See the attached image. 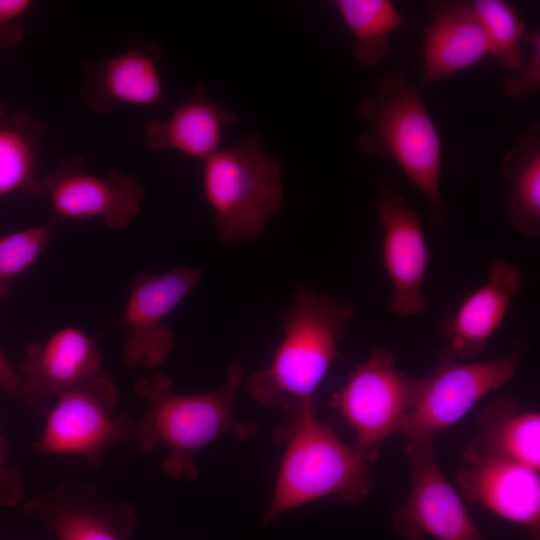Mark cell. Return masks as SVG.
Segmentation results:
<instances>
[{
	"label": "cell",
	"instance_id": "d6986e66",
	"mask_svg": "<svg viewBox=\"0 0 540 540\" xmlns=\"http://www.w3.org/2000/svg\"><path fill=\"white\" fill-rule=\"evenodd\" d=\"M476 448L540 470V414L522 411L512 397H498L479 415Z\"/></svg>",
	"mask_w": 540,
	"mask_h": 540
},
{
	"label": "cell",
	"instance_id": "5b68a950",
	"mask_svg": "<svg viewBox=\"0 0 540 540\" xmlns=\"http://www.w3.org/2000/svg\"><path fill=\"white\" fill-rule=\"evenodd\" d=\"M280 169L256 135L203 161V192L223 243L256 239L281 209Z\"/></svg>",
	"mask_w": 540,
	"mask_h": 540
},
{
	"label": "cell",
	"instance_id": "cb8c5ba5",
	"mask_svg": "<svg viewBox=\"0 0 540 540\" xmlns=\"http://www.w3.org/2000/svg\"><path fill=\"white\" fill-rule=\"evenodd\" d=\"M35 148L24 131L0 127V197L33 185Z\"/></svg>",
	"mask_w": 540,
	"mask_h": 540
},
{
	"label": "cell",
	"instance_id": "8fae6325",
	"mask_svg": "<svg viewBox=\"0 0 540 540\" xmlns=\"http://www.w3.org/2000/svg\"><path fill=\"white\" fill-rule=\"evenodd\" d=\"M23 510L57 540H130L137 523L129 502L111 498L92 484L73 478L34 495Z\"/></svg>",
	"mask_w": 540,
	"mask_h": 540
},
{
	"label": "cell",
	"instance_id": "8992f818",
	"mask_svg": "<svg viewBox=\"0 0 540 540\" xmlns=\"http://www.w3.org/2000/svg\"><path fill=\"white\" fill-rule=\"evenodd\" d=\"M518 339L505 355L479 362H461L447 346L437 356L433 372L421 378L415 402L400 433L417 444H432L437 433L460 421L483 397L507 383L528 349Z\"/></svg>",
	"mask_w": 540,
	"mask_h": 540
},
{
	"label": "cell",
	"instance_id": "83f0119b",
	"mask_svg": "<svg viewBox=\"0 0 540 540\" xmlns=\"http://www.w3.org/2000/svg\"><path fill=\"white\" fill-rule=\"evenodd\" d=\"M0 388L15 399L24 403L30 409L33 408L32 401L25 389L22 378L11 366L0 349Z\"/></svg>",
	"mask_w": 540,
	"mask_h": 540
},
{
	"label": "cell",
	"instance_id": "9a60e30c",
	"mask_svg": "<svg viewBox=\"0 0 540 540\" xmlns=\"http://www.w3.org/2000/svg\"><path fill=\"white\" fill-rule=\"evenodd\" d=\"M52 210L64 219H100L112 229L125 228L140 212L144 188L132 176H98L76 164L59 169L42 187Z\"/></svg>",
	"mask_w": 540,
	"mask_h": 540
},
{
	"label": "cell",
	"instance_id": "484cf974",
	"mask_svg": "<svg viewBox=\"0 0 540 540\" xmlns=\"http://www.w3.org/2000/svg\"><path fill=\"white\" fill-rule=\"evenodd\" d=\"M524 42L528 43L531 49L530 59L524 68L519 72L518 77L506 81L503 91L513 99L521 96H528L540 89V33L531 31L524 36Z\"/></svg>",
	"mask_w": 540,
	"mask_h": 540
},
{
	"label": "cell",
	"instance_id": "d4e9b609",
	"mask_svg": "<svg viewBox=\"0 0 540 540\" xmlns=\"http://www.w3.org/2000/svg\"><path fill=\"white\" fill-rule=\"evenodd\" d=\"M51 237L46 227H32L0 236V300L9 294L12 279L36 261Z\"/></svg>",
	"mask_w": 540,
	"mask_h": 540
},
{
	"label": "cell",
	"instance_id": "ba28073f",
	"mask_svg": "<svg viewBox=\"0 0 540 540\" xmlns=\"http://www.w3.org/2000/svg\"><path fill=\"white\" fill-rule=\"evenodd\" d=\"M396 361L386 348H372L332 396L331 406L354 430L353 445L369 462L378 457L380 443L399 432L421 386V378L404 373Z\"/></svg>",
	"mask_w": 540,
	"mask_h": 540
},
{
	"label": "cell",
	"instance_id": "277c9868",
	"mask_svg": "<svg viewBox=\"0 0 540 540\" xmlns=\"http://www.w3.org/2000/svg\"><path fill=\"white\" fill-rule=\"evenodd\" d=\"M421 95L403 71L387 72L376 94L359 105V116L369 128L358 145L366 154L394 160L424 195L430 220L442 226L447 220L441 194L442 142Z\"/></svg>",
	"mask_w": 540,
	"mask_h": 540
},
{
	"label": "cell",
	"instance_id": "6da1fadb",
	"mask_svg": "<svg viewBox=\"0 0 540 540\" xmlns=\"http://www.w3.org/2000/svg\"><path fill=\"white\" fill-rule=\"evenodd\" d=\"M316 403L313 397L282 407L284 419L273 439L286 448L262 517L266 526L281 513L316 499L335 496L342 503H359L374 489L370 462L319 418Z\"/></svg>",
	"mask_w": 540,
	"mask_h": 540
},
{
	"label": "cell",
	"instance_id": "ac0fdd59",
	"mask_svg": "<svg viewBox=\"0 0 540 540\" xmlns=\"http://www.w3.org/2000/svg\"><path fill=\"white\" fill-rule=\"evenodd\" d=\"M236 121L233 111L198 86L164 120L148 123L146 146L151 151L172 150L203 162L220 149L224 131Z\"/></svg>",
	"mask_w": 540,
	"mask_h": 540
},
{
	"label": "cell",
	"instance_id": "e0dca14e",
	"mask_svg": "<svg viewBox=\"0 0 540 540\" xmlns=\"http://www.w3.org/2000/svg\"><path fill=\"white\" fill-rule=\"evenodd\" d=\"M525 285V276L517 265L494 260L488 268L486 282L471 292L439 326L451 352L465 359L482 353L505 319L512 299Z\"/></svg>",
	"mask_w": 540,
	"mask_h": 540
},
{
	"label": "cell",
	"instance_id": "30bf717a",
	"mask_svg": "<svg viewBox=\"0 0 540 540\" xmlns=\"http://www.w3.org/2000/svg\"><path fill=\"white\" fill-rule=\"evenodd\" d=\"M411 487L392 515L396 533L405 540H485L464 502L437 462L432 444L409 442Z\"/></svg>",
	"mask_w": 540,
	"mask_h": 540
},
{
	"label": "cell",
	"instance_id": "7c38bea8",
	"mask_svg": "<svg viewBox=\"0 0 540 540\" xmlns=\"http://www.w3.org/2000/svg\"><path fill=\"white\" fill-rule=\"evenodd\" d=\"M462 459L463 465L456 473L461 498L523 526L528 540H540L539 471L484 452L471 443Z\"/></svg>",
	"mask_w": 540,
	"mask_h": 540
},
{
	"label": "cell",
	"instance_id": "603a6c76",
	"mask_svg": "<svg viewBox=\"0 0 540 540\" xmlns=\"http://www.w3.org/2000/svg\"><path fill=\"white\" fill-rule=\"evenodd\" d=\"M472 3L485 29L490 56L501 67L520 72L528 61L522 47L526 29L515 7L503 0H473Z\"/></svg>",
	"mask_w": 540,
	"mask_h": 540
},
{
	"label": "cell",
	"instance_id": "44dd1931",
	"mask_svg": "<svg viewBox=\"0 0 540 540\" xmlns=\"http://www.w3.org/2000/svg\"><path fill=\"white\" fill-rule=\"evenodd\" d=\"M157 48H130L106 61L99 77L101 90L117 103L146 107L161 101L163 81Z\"/></svg>",
	"mask_w": 540,
	"mask_h": 540
},
{
	"label": "cell",
	"instance_id": "ffe728a7",
	"mask_svg": "<svg viewBox=\"0 0 540 540\" xmlns=\"http://www.w3.org/2000/svg\"><path fill=\"white\" fill-rule=\"evenodd\" d=\"M500 174L511 184L506 200L513 228L540 236V122L534 121L502 158Z\"/></svg>",
	"mask_w": 540,
	"mask_h": 540
},
{
	"label": "cell",
	"instance_id": "4fadbf2b",
	"mask_svg": "<svg viewBox=\"0 0 540 540\" xmlns=\"http://www.w3.org/2000/svg\"><path fill=\"white\" fill-rule=\"evenodd\" d=\"M376 189L383 263L393 287L388 308L398 317L416 316L426 309L422 293L429 262L425 234L417 213L402 195L382 181Z\"/></svg>",
	"mask_w": 540,
	"mask_h": 540
},
{
	"label": "cell",
	"instance_id": "7402d4cb",
	"mask_svg": "<svg viewBox=\"0 0 540 540\" xmlns=\"http://www.w3.org/2000/svg\"><path fill=\"white\" fill-rule=\"evenodd\" d=\"M335 5L354 36V59L367 68L377 65L387 55L389 35L409 24L390 0H337Z\"/></svg>",
	"mask_w": 540,
	"mask_h": 540
},
{
	"label": "cell",
	"instance_id": "7a4b0ae2",
	"mask_svg": "<svg viewBox=\"0 0 540 540\" xmlns=\"http://www.w3.org/2000/svg\"><path fill=\"white\" fill-rule=\"evenodd\" d=\"M243 378L242 366L233 363L220 388L190 395L175 393L170 378L163 373L137 380L134 391L147 403V412L136 424L140 450L151 453L165 448L168 455L162 463L163 472L171 479H196L195 457L207 444L225 434L245 441L258 432L254 424L241 422L233 414Z\"/></svg>",
	"mask_w": 540,
	"mask_h": 540
},
{
	"label": "cell",
	"instance_id": "f1b7e54d",
	"mask_svg": "<svg viewBox=\"0 0 540 540\" xmlns=\"http://www.w3.org/2000/svg\"><path fill=\"white\" fill-rule=\"evenodd\" d=\"M29 0H0V27L15 24L31 7Z\"/></svg>",
	"mask_w": 540,
	"mask_h": 540
},
{
	"label": "cell",
	"instance_id": "9c48e42d",
	"mask_svg": "<svg viewBox=\"0 0 540 540\" xmlns=\"http://www.w3.org/2000/svg\"><path fill=\"white\" fill-rule=\"evenodd\" d=\"M203 269L176 267L154 275L144 271L132 282L123 323L127 332L121 359L131 369L157 367L174 348V333L166 317L201 282Z\"/></svg>",
	"mask_w": 540,
	"mask_h": 540
},
{
	"label": "cell",
	"instance_id": "5bb4252c",
	"mask_svg": "<svg viewBox=\"0 0 540 540\" xmlns=\"http://www.w3.org/2000/svg\"><path fill=\"white\" fill-rule=\"evenodd\" d=\"M103 356L83 330L67 326L52 334L44 344L30 345L19 369L32 410L45 417L53 397L102 373Z\"/></svg>",
	"mask_w": 540,
	"mask_h": 540
},
{
	"label": "cell",
	"instance_id": "2e32d148",
	"mask_svg": "<svg viewBox=\"0 0 540 540\" xmlns=\"http://www.w3.org/2000/svg\"><path fill=\"white\" fill-rule=\"evenodd\" d=\"M430 23L423 31V91L432 83L453 76L491 55L485 29L472 1L429 3Z\"/></svg>",
	"mask_w": 540,
	"mask_h": 540
},
{
	"label": "cell",
	"instance_id": "4316f807",
	"mask_svg": "<svg viewBox=\"0 0 540 540\" xmlns=\"http://www.w3.org/2000/svg\"><path fill=\"white\" fill-rule=\"evenodd\" d=\"M10 446L0 430V505L17 506L24 498L25 488L21 472L7 465Z\"/></svg>",
	"mask_w": 540,
	"mask_h": 540
},
{
	"label": "cell",
	"instance_id": "52a82bcc",
	"mask_svg": "<svg viewBox=\"0 0 540 540\" xmlns=\"http://www.w3.org/2000/svg\"><path fill=\"white\" fill-rule=\"evenodd\" d=\"M119 393L106 373L61 394L45 415L41 437L30 447L41 453L80 456L92 468L115 445L135 440L136 424L117 414Z\"/></svg>",
	"mask_w": 540,
	"mask_h": 540
},
{
	"label": "cell",
	"instance_id": "3957f363",
	"mask_svg": "<svg viewBox=\"0 0 540 540\" xmlns=\"http://www.w3.org/2000/svg\"><path fill=\"white\" fill-rule=\"evenodd\" d=\"M355 308L306 286L294 294L283 322V336L270 364L252 374L247 393L265 407L316 397Z\"/></svg>",
	"mask_w": 540,
	"mask_h": 540
}]
</instances>
